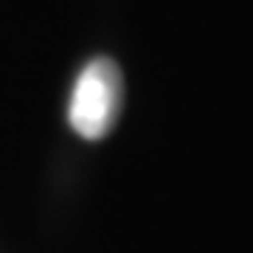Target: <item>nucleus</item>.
Returning <instances> with one entry per match:
<instances>
[{
  "mask_svg": "<svg viewBox=\"0 0 253 253\" xmlns=\"http://www.w3.org/2000/svg\"><path fill=\"white\" fill-rule=\"evenodd\" d=\"M124 99V79L118 65L107 56L90 59L73 84L68 121L87 141H99L116 126Z\"/></svg>",
  "mask_w": 253,
  "mask_h": 253,
  "instance_id": "nucleus-1",
  "label": "nucleus"
}]
</instances>
